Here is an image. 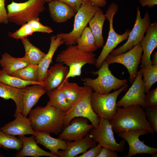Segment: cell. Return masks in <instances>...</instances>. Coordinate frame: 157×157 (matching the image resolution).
Listing matches in <instances>:
<instances>
[{"label": "cell", "instance_id": "cell-1", "mask_svg": "<svg viewBox=\"0 0 157 157\" xmlns=\"http://www.w3.org/2000/svg\"><path fill=\"white\" fill-rule=\"evenodd\" d=\"M65 113L49 101L44 107L38 106L31 109L28 114V118L35 131L57 135L64 128Z\"/></svg>", "mask_w": 157, "mask_h": 157}, {"label": "cell", "instance_id": "cell-2", "mask_svg": "<svg viewBox=\"0 0 157 157\" xmlns=\"http://www.w3.org/2000/svg\"><path fill=\"white\" fill-rule=\"evenodd\" d=\"M110 121L113 132L116 133L145 129L152 134L154 131L148 122L143 108L133 105L117 107Z\"/></svg>", "mask_w": 157, "mask_h": 157}, {"label": "cell", "instance_id": "cell-3", "mask_svg": "<svg viewBox=\"0 0 157 157\" xmlns=\"http://www.w3.org/2000/svg\"><path fill=\"white\" fill-rule=\"evenodd\" d=\"M96 56L93 53L86 52L78 49L74 45L67 46L57 55L56 59V62L65 64L69 67V72L64 81L70 77L80 76L82 68L86 64L95 65Z\"/></svg>", "mask_w": 157, "mask_h": 157}, {"label": "cell", "instance_id": "cell-4", "mask_svg": "<svg viewBox=\"0 0 157 157\" xmlns=\"http://www.w3.org/2000/svg\"><path fill=\"white\" fill-rule=\"evenodd\" d=\"M109 65L104 60L98 71L91 72L94 75H97V77L95 79L84 78V85L91 87L98 93L104 94L110 93L113 90H116L127 84V79H119L113 74Z\"/></svg>", "mask_w": 157, "mask_h": 157}, {"label": "cell", "instance_id": "cell-5", "mask_svg": "<svg viewBox=\"0 0 157 157\" xmlns=\"http://www.w3.org/2000/svg\"><path fill=\"white\" fill-rule=\"evenodd\" d=\"M45 3L42 0H28L22 3L12 1L7 7L9 21L22 26L38 18L45 9Z\"/></svg>", "mask_w": 157, "mask_h": 157}, {"label": "cell", "instance_id": "cell-6", "mask_svg": "<svg viewBox=\"0 0 157 157\" xmlns=\"http://www.w3.org/2000/svg\"><path fill=\"white\" fill-rule=\"evenodd\" d=\"M93 90L84 85L79 96L66 113L64 117V127L67 126L74 118L82 117L86 118L96 127L98 125L99 117L93 111L90 101Z\"/></svg>", "mask_w": 157, "mask_h": 157}, {"label": "cell", "instance_id": "cell-7", "mask_svg": "<svg viewBox=\"0 0 157 157\" xmlns=\"http://www.w3.org/2000/svg\"><path fill=\"white\" fill-rule=\"evenodd\" d=\"M100 8L95 5L90 0L83 2L75 15L73 28L68 33H60L64 44L67 46L77 44L87 24Z\"/></svg>", "mask_w": 157, "mask_h": 157}, {"label": "cell", "instance_id": "cell-8", "mask_svg": "<svg viewBox=\"0 0 157 157\" xmlns=\"http://www.w3.org/2000/svg\"><path fill=\"white\" fill-rule=\"evenodd\" d=\"M128 87L127 83L112 93L101 94L92 92L90 101L92 108L99 117L110 121L117 110V100L119 94L126 91Z\"/></svg>", "mask_w": 157, "mask_h": 157}, {"label": "cell", "instance_id": "cell-9", "mask_svg": "<svg viewBox=\"0 0 157 157\" xmlns=\"http://www.w3.org/2000/svg\"><path fill=\"white\" fill-rule=\"evenodd\" d=\"M118 9V4L112 2L106 10L105 15L106 19L109 22V32L106 43L96 59L95 65L97 68H99L100 67L106 57L118 44L127 39L130 32L131 30L129 29H126L125 32L122 34H119L115 31L113 26V19Z\"/></svg>", "mask_w": 157, "mask_h": 157}, {"label": "cell", "instance_id": "cell-10", "mask_svg": "<svg viewBox=\"0 0 157 157\" xmlns=\"http://www.w3.org/2000/svg\"><path fill=\"white\" fill-rule=\"evenodd\" d=\"M90 133L92 140L102 147L117 152L124 151L126 141L124 139L119 143L116 141L109 120L99 117L98 125L92 129Z\"/></svg>", "mask_w": 157, "mask_h": 157}, {"label": "cell", "instance_id": "cell-11", "mask_svg": "<svg viewBox=\"0 0 157 157\" xmlns=\"http://www.w3.org/2000/svg\"><path fill=\"white\" fill-rule=\"evenodd\" d=\"M151 24L150 16L147 10H146L144 17L142 18L139 7H137L136 19L127 40L122 46L113 49L109 54L112 56L121 54L140 43Z\"/></svg>", "mask_w": 157, "mask_h": 157}, {"label": "cell", "instance_id": "cell-12", "mask_svg": "<svg viewBox=\"0 0 157 157\" xmlns=\"http://www.w3.org/2000/svg\"><path fill=\"white\" fill-rule=\"evenodd\" d=\"M142 52L140 43L121 54L112 56L109 54L105 59L109 65L118 63L124 65L129 74V81L132 84L135 79L141 62Z\"/></svg>", "mask_w": 157, "mask_h": 157}, {"label": "cell", "instance_id": "cell-13", "mask_svg": "<svg viewBox=\"0 0 157 157\" xmlns=\"http://www.w3.org/2000/svg\"><path fill=\"white\" fill-rule=\"evenodd\" d=\"M149 132L145 129L120 132L118 136L126 141L129 146V151L125 157H131L138 154H149L153 156L157 154V148L148 146L141 141L139 137L148 134Z\"/></svg>", "mask_w": 157, "mask_h": 157}, {"label": "cell", "instance_id": "cell-14", "mask_svg": "<svg viewBox=\"0 0 157 157\" xmlns=\"http://www.w3.org/2000/svg\"><path fill=\"white\" fill-rule=\"evenodd\" d=\"M140 71H138L137 76L131 87L124 95L117 102V107H125L133 105L145 107L144 83L142 79Z\"/></svg>", "mask_w": 157, "mask_h": 157}, {"label": "cell", "instance_id": "cell-15", "mask_svg": "<svg viewBox=\"0 0 157 157\" xmlns=\"http://www.w3.org/2000/svg\"><path fill=\"white\" fill-rule=\"evenodd\" d=\"M88 121L83 117L74 118L64 127L59 135V138L68 141H77L83 139L94 127L92 124H89Z\"/></svg>", "mask_w": 157, "mask_h": 157}, {"label": "cell", "instance_id": "cell-16", "mask_svg": "<svg viewBox=\"0 0 157 157\" xmlns=\"http://www.w3.org/2000/svg\"><path fill=\"white\" fill-rule=\"evenodd\" d=\"M145 35L140 42L143 52L142 55L140 68H143L152 65L151 59L153 51L157 46V22L151 23L148 27Z\"/></svg>", "mask_w": 157, "mask_h": 157}, {"label": "cell", "instance_id": "cell-17", "mask_svg": "<svg viewBox=\"0 0 157 157\" xmlns=\"http://www.w3.org/2000/svg\"><path fill=\"white\" fill-rule=\"evenodd\" d=\"M68 66L58 63L48 69L42 81L43 87L47 91L52 90L60 86L65 81L69 72Z\"/></svg>", "mask_w": 157, "mask_h": 157}, {"label": "cell", "instance_id": "cell-18", "mask_svg": "<svg viewBox=\"0 0 157 157\" xmlns=\"http://www.w3.org/2000/svg\"><path fill=\"white\" fill-rule=\"evenodd\" d=\"M13 121L5 124L0 130L9 135L24 136L31 134L35 135V131L32 128L29 119L22 114H18Z\"/></svg>", "mask_w": 157, "mask_h": 157}, {"label": "cell", "instance_id": "cell-19", "mask_svg": "<svg viewBox=\"0 0 157 157\" xmlns=\"http://www.w3.org/2000/svg\"><path fill=\"white\" fill-rule=\"evenodd\" d=\"M35 138V136L33 135L29 137L24 136H19L18 138L21 140L22 146L21 149L16 154L15 156L39 157L45 156L50 157H58L51 152H47L40 148L38 145Z\"/></svg>", "mask_w": 157, "mask_h": 157}, {"label": "cell", "instance_id": "cell-20", "mask_svg": "<svg viewBox=\"0 0 157 157\" xmlns=\"http://www.w3.org/2000/svg\"><path fill=\"white\" fill-rule=\"evenodd\" d=\"M66 141V149L64 150H59L58 156L74 157L97 145V143L91 138L90 133L81 140L74 142Z\"/></svg>", "mask_w": 157, "mask_h": 157}, {"label": "cell", "instance_id": "cell-21", "mask_svg": "<svg viewBox=\"0 0 157 157\" xmlns=\"http://www.w3.org/2000/svg\"><path fill=\"white\" fill-rule=\"evenodd\" d=\"M25 90L23 97L22 114L27 117L30 111L38 102L40 98L47 92L43 86L38 84L28 86Z\"/></svg>", "mask_w": 157, "mask_h": 157}, {"label": "cell", "instance_id": "cell-22", "mask_svg": "<svg viewBox=\"0 0 157 157\" xmlns=\"http://www.w3.org/2000/svg\"><path fill=\"white\" fill-rule=\"evenodd\" d=\"M50 16L55 22H65L75 15L76 12L66 4L56 0L48 3Z\"/></svg>", "mask_w": 157, "mask_h": 157}, {"label": "cell", "instance_id": "cell-23", "mask_svg": "<svg viewBox=\"0 0 157 157\" xmlns=\"http://www.w3.org/2000/svg\"><path fill=\"white\" fill-rule=\"evenodd\" d=\"M63 44L64 42L60 33L51 37L49 51L44 58L38 65L39 82L43 81L44 79L49 65L52 62L55 53L58 48Z\"/></svg>", "mask_w": 157, "mask_h": 157}, {"label": "cell", "instance_id": "cell-24", "mask_svg": "<svg viewBox=\"0 0 157 157\" xmlns=\"http://www.w3.org/2000/svg\"><path fill=\"white\" fill-rule=\"evenodd\" d=\"M25 88H17L0 82V97L5 100L12 99L15 103L16 108L14 115V117L22 113L23 97Z\"/></svg>", "mask_w": 157, "mask_h": 157}, {"label": "cell", "instance_id": "cell-25", "mask_svg": "<svg viewBox=\"0 0 157 157\" xmlns=\"http://www.w3.org/2000/svg\"><path fill=\"white\" fill-rule=\"evenodd\" d=\"M35 139L38 144H39L49 149L52 154L58 157L59 150H65L66 143L64 140L60 138H53L50 134L35 131Z\"/></svg>", "mask_w": 157, "mask_h": 157}, {"label": "cell", "instance_id": "cell-26", "mask_svg": "<svg viewBox=\"0 0 157 157\" xmlns=\"http://www.w3.org/2000/svg\"><path fill=\"white\" fill-rule=\"evenodd\" d=\"M106 19L105 15L100 8L96 12L88 23L89 27L94 38L96 44L98 48L104 46L103 28Z\"/></svg>", "mask_w": 157, "mask_h": 157}, {"label": "cell", "instance_id": "cell-27", "mask_svg": "<svg viewBox=\"0 0 157 157\" xmlns=\"http://www.w3.org/2000/svg\"><path fill=\"white\" fill-rule=\"evenodd\" d=\"M30 64L24 56L21 58H15L7 52L2 54L0 59L2 70L10 75Z\"/></svg>", "mask_w": 157, "mask_h": 157}, {"label": "cell", "instance_id": "cell-28", "mask_svg": "<svg viewBox=\"0 0 157 157\" xmlns=\"http://www.w3.org/2000/svg\"><path fill=\"white\" fill-rule=\"evenodd\" d=\"M77 44L76 47L78 49L86 52L93 53L98 48L91 30L87 26L78 39Z\"/></svg>", "mask_w": 157, "mask_h": 157}, {"label": "cell", "instance_id": "cell-29", "mask_svg": "<svg viewBox=\"0 0 157 157\" xmlns=\"http://www.w3.org/2000/svg\"><path fill=\"white\" fill-rule=\"evenodd\" d=\"M21 40L25 51L24 56L30 64L38 65L44 58L46 53L33 45L27 38H22Z\"/></svg>", "mask_w": 157, "mask_h": 157}, {"label": "cell", "instance_id": "cell-30", "mask_svg": "<svg viewBox=\"0 0 157 157\" xmlns=\"http://www.w3.org/2000/svg\"><path fill=\"white\" fill-rule=\"evenodd\" d=\"M47 93L51 104L61 111L66 113L72 106V104L61 90L57 88Z\"/></svg>", "mask_w": 157, "mask_h": 157}, {"label": "cell", "instance_id": "cell-31", "mask_svg": "<svg viewBox=\"0 0 157 157\" xmlns=\"http://www.w3.org/2000/svg\"><path fill=\"white\" fill-rule=\"evenodd\" d=\"M0 82L11 87L23 88L28 86L34 84L40 85L43 86L41 82H33L26 81L16 77L10 75L2 70L0 69Z\"/></svg>", "mask_w": 157, "mask_h": 157}, {"label": "cell", "instance_id": "cell-32", "mask_svg": "<svg viewBox=\"0 0 157 157\" xmlns=\"http://www.w3.org/2000/svg\"><path fill=\"white\" fill-rule=\"evenodd\" d=\"M68 80L64 81L57 88L63 92L68 101L72 105L78 98L83 87L76 83L69 82Z\"/></svg>", "mask_w": 157, "mask_h": 157}, {"label": "cell", "instance_id": "cell-33", "mask_svg": "<svg viewBox=\"0 0 157 157\" xmlns=\"http://www.w3.org/2000/svg\"><path fill=\"white\" fill-rule=\"evenodd\" d=\"M11 75L26 81L39 82L38 65L30 64Z\"/></svg>", "mask_w": 157, "mask_h": 157}, {"label": "cell", "instance_id": "cell-34", "mask_svg": "<svg viewBox=\"0 0 157 157\" xmlns=\"http://www.w3.org/2000/svg\"><path fill=\"white\" fill-rule=\"evenodd\" d=\"M144 83L145 93L150 91L152 85L157 81V65H152L140 70Z\"/></svg>", "mask_w": 157, "mask_h": 157}, {"label": "cell", "instance_id": "cell-35", "mask_svg": "<svg viewBox=\"0 0 157 157\" xmlns=\"http://www.w3.org/2000/svg\"><path fill=\"white\" fill-rule=\"evenodd\" d=\"M0 144L4 147L16 149L18 151L22 147L21 140L14 136L6 133L0 129Z\"/></svg>", "mask_w": 157, "mask_h": 157}, {"label": "cell", "instance_id": "cell-36", "mask_svg": "<svg viewBox=\"0 0 157 157\" xmlns=\"http://www.w3.org/2000/svg\"><path fill=\"white\" fill-rule=\"evenodd\" d=\"M32 27L27 23L22 25L18 30L14 32H9V37L16 39H21L27 38L34 33Z\"/></svg>", "mask_w": 157, "mask_h": 157}, {"label": "cell", "instance_id": "cell-37", "mask_svg": "<svg viewBox=\"0 0 157 157\" xmlns=\"http://www.w3.org/2000/svg\"><path fill=\"white\" fill-rule=\"evenodd\" d=\"M147 119L154 132L157 133V108L146 107L144 108Z\"/></svg>", "mask_w": 157, "mask_h": 157}, {"label": "cell", "instance_id": "cell-38", "mask_svg": "<svg viewBox=\"0 0 157 157\" xmlns=\"http://www.w3.org/2000/svg\"><path fill=\"white\" fill-rule=\"evenodd\" d=\"M33 28L34 32H40L49 33L53 32L51 28L42 24L39 17L32 19L27 22Z\"/></svg>", "mask_w": 157, "mask_h": 157}, {"label": "cell", "instance_id": "cell-39", "mask_svg": "<svg viewBox=\"0 0 157 157\" xmlns=\"http://www.w3.org/2000/svg\"><path fill=\"white\" fill-rule=\"evenodd\" d=\"M145 104L146 107L157 108V88L147 93L145 97Z\"/></svg>", "mask_w": 157, "mask_h": 157}, {"label": "cell", "instance_id": "cell-40", "mask_svg": "<svg viewBox=\"0 0 157 157\" xmlns=\"http://www.w3.org/2000/svg\"><path fill=\"white\" fill-rule=\"evenodd\" d=\"M102 147L98 144L77 157H97Z\"/></svg>", "mask_w": 157, "mask_h": 157}, {"label": "cell", "instance_id": "cell-41", "mask_svg": "<svg viewBox=\"0 0 157 157\" xmlns=\"http://www.w3.org/2000/svg\"><path fill=\"white\" fill-rule=\"evenodd\" d=\"M6 0H0V24H7L9 22L7 12L5 7Z\"/></svg>", "mask_w": 157, "mask_h": 157}, {"label": "cell", "instance_id": "cell-42", "mask_svg": "<svg viewBox=\"0 0 157 157\" xmlns=\"http://www.w3.org/2000/svg\"><path fill=\"white\" fill-rule=\"evenodd\" d=\"M63 3L72 8L76 13L82 3L88 0H56Z\"/></svg>", "mask_w": 157, "mask_h": 157}, {"label": "cell", "instance_id": "cell-43", "mask_svg": "<svg viewBox=\"0 0 157 157\" xmlns=\"http://www.w3.org/2000/svg\"><path fill=\"white\" fill-rule=\"evenodd\" d=\"M116 151L102 147L97 157H118Z\"/></svg>", "mask_w": 157, "mask_h": 157}, {"label": "cell", "instance_id": "cell-44", "mask_svg": "<svg viewBox=\"0 0 157 157\" xmlns=\"http://www.w3.org/2000/svg\"><path fill=\"white\" fill-rule=\"evenodd\" d=\"M139 2L142 7L147 6L149 8L157 5V0H139Z\"/></svg>", "mask_w": 157, "mask_h": 157}, {"label": "cell", "instance_id": "cell-45", "mask_svg": "<svg viewBox=\"0 0 157 157\" xmlns=\"http://www.w3.org/2000/svg\"><path fill=\"white\" fill-rule=\"evenodd\" d=\"M95 5L99 7H104L107 4L106 0H90Z\"/></svg>", "mask_w": 157, "mask_h": 157}, {"label": "cell", "instance_id": "cell-46", "mask_svg": "<svg viewBox=\"0 0 157 157\" xmlns=\"http://www.w3.org/2000/svg\"><path fill=\"white\" fill-rule=\"evenodd\" d=\"M151 61L152 65H157V52H154L152 56Z\"/></svg>", "mask_w": 157, "mask_h": 157}, {"label": "cell", "instance_id": "cell-47", "mask_svg": "<svg viewBox=\"0 0 157 157\" xmlns=\"http://www.w3.org/2000/svg\"><path fill=\"white\" fill-rule=\"evenodd\" d=\"M42 0L44 1L45 2H46L49 3L51 1H52L53 0Z\"/></svg>", "mask_w": 157, "mask_h": 157}, {"label": "cell", "instance_id": "cell-48", "mask_svg": "<svg viewBox=\"0 0 157 157\" xmlns=\"http://www.w3.org/2000/svg\"><path fill=\"white\" fill-rule=\"evenodd\" d=\"M2 147V146L1 145V144H0V147Z\"/></svg>", "mask_w": 157, "mask_h": 157}]
</instances>
